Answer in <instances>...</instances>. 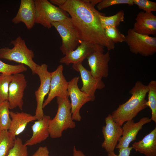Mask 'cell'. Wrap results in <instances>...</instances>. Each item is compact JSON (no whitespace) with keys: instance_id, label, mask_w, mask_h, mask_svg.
Segmentation results:
<instances>
[{"instance_id":"6da1fadb","label":"cell","mask_w":156,"mask_h":156,"mask_svg":"<svg viewBox=\"0 0 156 156\" xmlns=\"http://www.w3.org/2000/svg\"><path fill=\"white\" fill-rule=\"evenodd\" d=\"M70 16L81 41L114 50L115 44L106 37L97 11L88 0H65L58 6Z\"/></svg>"},{"instance_id":"7a4b0ae2","label":"cell","mask_w":156,"mask_h":156,"mask_svg":"<svg viewBox=\"0 0 156 156\" xmlns=\"http://www.w3.org/2000/svg\"><path fill=\"white\" fill-rule=\"evenodd\" d=\"M148 91L147 85L138 81L129 91L131 98L120 105L111 114L113 120L122 127L125 122L133 120L138 113L147 106L145 98Z\"/></svg>"},{"instance_id":"3957f363","label":"cell","mask_w":156,"mask_h":156,"mask_svg":"<svg viewBox=\"0 0 156 156\" xmlns=\"http://www.w3.org/2000/svg\"><path fill=\"white\" fill-rule=\"evenodd\" d=\"M58 109L56 115L49 121V136L52 138H59L62 136L63 131L68 128L73 129L76 126L72 117L71 105L68 98L57 97Z\"/></svg>"},{"instance_id":"277c9868","label":"cell","mask_w":156,"mask_h":156,"mask_svg":"<svg viewBox=\"0 0 156 156\" xmlns=\"http://www.w3.org/2000/svg\"><path fill=\"white\" fill-rule=\"evenodd\" d=\"M11 43L14 46L12 48L5 47L0 49V59L25 65L31 69L33 74H36L38 65L33 60L34 51L28 48L25 40L20 36L12 40Z\"/></svg>"},{"instance_id":"5b68a950","label":"cell","mask_w":156,"mask_h":156,"mask_svg":"<svg viewBox=\"0 0 156 156\" xmlns=\"http://www.w3.org/2000/svg\"><path fill=\"white\" fill-rule=\"evenodd\" d=\"M35 23L39 24L49 29L52 23L63 21L69 15L65 11L47 0H34Z\"/></svg>"},{"instance_id":"8992f818","label":"cell","mask_w":156,"mask_h":156,"mask_svg":"<svg viewBox=\"0 0 156 156\" xmlns=\"http://www.w3.org/2000/svg\"><path fill=\"white\" fill-rule=\"evenodd\" d=\"M51 25L61 37L62 44L60 49L63 55H65L76 48L81 40L70 17L63 21L52 23Z\"/></svg>"},{"instance_id":"52a82bcc","label":"cell","mask_w":156,"mask_h":156,"mask_svg":"<svg viewBox=\"0 0 156 156\" xmlns=\"http://www.w3.org/2000/svg\"><path fill=\"white\" fill-rule=\"evenodd\" d=\"M125 41L130 51L137 55L148 57L156 52V37L137 33L129 29L125 36Z\"/></svg>"},{"instance_id":"ba28073f","label":"cell","mask_w":156,"mask_h":156,"mask_svg":"<svg viewBox=\"0 0 156 156\" xmlns=\"http://www.w3.org/2000/svg\"><path fill=\"white\" fill-rule=\"evenodd\" d=\"M36 74L39 77L40 86L35 92L37 102V107L35 116L37 120L42 119L44 114L43 105L45 97L48 94L50 90L51 80V72L48 70V66L45 64L38 65L36 68Z\"/></svg>"},{"instance_id":"9c48e42d","label":"cell","mask_w":156,"mask_h":156,"mask_svg":"<svg viewBox=\"0 0 156 156\" xmlns=\"http://www.w3.org/2000/svg\"><path fill=\"white\" fill-rule=\"evenodd\" d=\"M63 65L60 64L55 70L51 72L50 90L47 98L44 101L43 109L55 97L68 98V82L63 75Z\"/></svg>"},{"instance_id":"30bf717a","label":"cell","mask_w":156,"mask_h":156,"mask_svg":"<svg viewBox=\"0 0 156 156\" xmlns=\"http://www.w3.org/2000/svg\"><path fill=\"white\" fill-rule=\"evenodd\" d=\"M79 77H75L68 82V91L71 100L72 118L73 120L80 121L81 117L80 111L87 103L92 101L90 97L81 91L79 88L78 82Z\"/></svg>"},{"instance_id":"8fae6325","label":"cell","mask_w":156,"mask_h":156,"mask_svg":"<svg viewBox=\"0 0 156 156\" xmlns=\"http://www.w3.org/2000/svg\"><path fill=\"white\" fill-rule=\"evenodd\" d=\"M27 83L23 74L19 73L13 75L9 87L8 101L10 109H13L18 107L21 110H23V98Z\"/></svg>"},{"instance_id":"7c38bea8","label":"cell","mask_w":156,"mask_h":156,"mask_svg":"<svg viewBox=\"0 0 156 156\" xmlns=\"http://www.w3.org/2000/svg\"><path fill=\"white\" fill-rule=\"evenodd\" d=\"M80 62L73 64V68L80 73L82 82L81 91L89 95L93 101L95 99V93L97 90H102L105 87L102 79L94 78L90 71L85 68Z\"/></svg>"},{"instance_id":"4fadbf2b","label":"cell","mask_w":156,"mask_h":156,"mask_svg":"<svg viewBox=\"0 0 156 156\" xmlns=\"http://www.w3.org/2000/svg\"><path fill=\"white\" fill-rule=\"evenodd\" d=\"M104 49L94 51L87 58L90 72L95 78L102 79L109 75V51L104 53Z\"/></svg>"},{"instance_id":"5bb4252c","label":"cell","mask_w":156,"mask_h":156,"mask_svg":"<svg viewBox=\"0 0 156 156\" xmlns=\"http://www.w3.org/2000/svg\"><path fill=\"white\" fill-rule=\"evenodd\" d=\"M105 125L102 127L104 140L101 146L107 153L114 151L119 138L122 136L121 127L113 120L111 114L105 118Z\"/></svg>"},{"instance_id":"9a60e30c","label":"cell","mask_w":156,"mask_h":156,"mask_svg":"<svg viewBox=\"0 0 156 156\" xmlns=\"http://www.w3.org/2000/svg\"><path fill=\"white\" fill-rule=\"evenodd\" d=\"M151 121L148 117H144L136 122L133 120L126 122L122 128V135L118 140L116 148L119 149L129 147L130 144L136 139L137 135L143 126Z\"/></svg>"},{"instance_id":"2e32d148","label":"cell","mask_w":156,"mask_h":156,"mask_svg":"<svg viewBox=\"0 0 156 156\" xmlns=\"http://www.w3.org/2000/svg\"><path fill=\"white\" fill-rule=\"evenodd\" d=\"M104 48V47L101 46L81 41L79 45L74 50L69 52L61 58L60 62L69 66L71 63L82 62L95 51Z\"/></svg>"},{"instance_id":"e0dca14e","label":"cell","mask_w":156,"mask_h":156,"mask_svg":"<svg viewBox=\"0 0 156 156\" xmlns=\"http://www.w3.org/2000/svg\"><path fill=\"white\" fill-rule=\"evenodd\" d=\"M135 32L143 35L149 36L156 34V16L152 12L141 11L135 18L132 28Z\"/></svg>"},{"instance_id":"ac0fdd59","label":"cell","mask_w":156,"mask_h":156,"mask_svg":"<svg viewBox=\"0 0 156 156\" xmlns=\"http://www.w3.org/2000/svg\"><path fill=\"white\" fill-rule=\"evenodd\" d=\"M35 14L34 0H21L18 11L12 22L14 24L22 22L27 29H30L35 24Z\"/></svg>"},{"instance_id":"d6986e66","label":"cell","mask_w":156,"mask_h":156,"mask_svg":"<svg viewBox=\"0 0 156 156\" xmlns=\"http://www.w3.org/2000/svg\"><path fill=\"white\" fill-rule=\"evenodd\" d=\"M50 116L44 115L41 119L37 120L31 126L33 134L24 143L26 146H31L40 143L49 136V125Z\"/></svg>"},{"instance_id":"ffe728a7","label":"cell","mask_w":156,"mask_h":156,"mask_svg":"<svg viewBox=\"0 0 156 156\" xmlns=\"http://www.w3.org/2000/svg\"><path fill=\"white\" fill-rule=\"evenodd\" d=\"M10 116L11 120L8 131L15 138L25 130L29 123L37 120L35 116L23 112L10 111Z\"/></svg>"},{"instance_id":"44dd1931","label":"cell","mask_w":156,"mask_h":156,"mask_svg":"<svg viewBox=\"0 0 156 156\" xmlns=\"http://www.w3.org/2000/svg\"><path fill=\"white\" fill-rule=\"evenodd\" d=\"M132 146L146 156H156V127L141 140L134 142Z\"/></svg>"},{"instance_id":"7402d4cb","label":"cell","mask_w":156,"mask_h":156,"mask_svg":"<svg viewBox=\"0 0 156 156\" xmlns=\"http://www.w3.org/2000/svg\"><path fill=\"white\" fill-rule=\"evenodd\" d=\"M124 12L122 10L116 14L110 16H106L103 14L99 15V17L102 28L108 26L117 27L120 23L124 21Z\"/></svg>"},{"instance_id":"603a6c76","label":"cell","mask_w":156,"mask_h":156,"mask_svg":"<svg viewBox=\"0 0 156 156\" xmlns=\"http://www.w3.org/2000/svg\"><path fill=\"white\" fill-rule=\"evenodd\" d=\"M16 138L8 130L0 131V156H6L13 147Z\"/></svg>"},{"instance_id":"cb8c5ba5","label":"cell","mask_w":156,"mask_h":156,"mask_svg":"<svg viewBox=\"0 0 156 156\" xmlns=\"http://www.w3.org/2000/svg\"><path fill=\"white\" fill-rule=\"evenodd\" d=\"M148 101L146 105L151 110V120L156 123V81H151L147 85Z\"/></svg>"},{"instance_id":"d4e9b609","label":"cell","mask_w":156,"mask_h":156,"mask_svg":"<svg viewBox=\"0 0 156 156\" xmlns=\"http://www.w3.org/2000/svg\"><path fill=\"white\" fill-rule=\"evenodd\" d=\"M10 107L8 101L0 102V131L8 130L11 123Z\"/></svg>"},{"instance_id":"484cf974","label":"cell","mask_w":156,"mask_h":156,"mask_svg":"<svg viewBox=\"0 0 156 156\" xmlns=\"http://www.w3.org/2000/svg\"><path fill=\"white\" fill-rule=\"evenodd\" d=\"M12 75L6 74L0 75V102L8 100L9 86Z\"/></svg>"},{"instance_id":"4316f807","label":"cell","mask_w":156,"mask_h":156,"mask_svg":"<svg viewBox=\"0 0 156 156\" xmlns=\"http://www.w3.org/2000/svg\"><path fill=\"white\" fill-rule=\"evenodd\" d=\"M27 68L23 64L12 65L5 63L0 60V73L14 75L27 70Z\"/></svg>"},{"instance_id":"83f0119b","label":"cell","mask_w":156,"mask_h":156,"mask_svg":"<svg viewBox=\"0 0 156 156\" xmlns=\"http://www.w3.org/2000/svg\"><path fill=\"white\" fill-rule=\"evenodd\" d=\"M104 29L107 38L114 44L125 42V36L121 33L117 27L108 26Z\"/></svg>"},{"instance_id":"f1b7e54d","label":"cell","mask_w":156,"mask_h":156,"mask_svg":"<svg viewBox=\"0 0 156 156\" xmlns=\"http://www.w3.org/2000/svg\"><path fill=\"white\" fill-rule=\"evenodd\" d=\"M6 156H28L27 146L23 143L21 138H16L13 147Z\"/></svg>"},{"instance_id":"f546056e","label":"cell","mask_w":156,"mask_h":156,"mask_svg":"<svg viewBox=\"0 0 156 156\" xmlns=\"http://www.w3.org/2000/svg\"><path fill=\"white\" fill-rule=\"evenodd\" d=\"M120 4H126L133 6V0H101L97 4L96 7L99 10H102L112 5Z\"/></svg>"},{"instance_id":"4dcf8cb0","label":"cell","mask_w":156,"mask_h":156,"mask_svg":"<svg viewBox=\"0 0 156 156\" xmlns=\"http://www.w3.org/2000/svg\"><path fill=\"white\" fill-rule=\"evenodd\" d=\"M134 4L144 12H151L156 11V3L148 0H133Z\"/></svg>"},{"instance_id":"1f68e13d","label":"cell","mask_w":156,"mask_h":156,"mask_svg":"<svg viewBox=\"0 0 156 156\" xmlns=\"http://www.w3.org/2000/svg\"><path fill=\"white\" fill-rule=\"evenodd\" d=\"M133 149L132 146L127 148L119 149V153L118 155L116 154L114 151L107 153L108 156H129L131 151Z\"/></svg>"},{"instance_id":"d6a6232c","label":"cell","mask_w":156,"mask_h":156,"mask_svg":"<svg viewBox=\"0 0 156 156\" xmlns=\"http://www.w3.org/2000/svg\"><path fill=\"white\" fill-rule=\"evenodd\" d=\"M49 153V152L47 146H40L31 156H50Z\"/></svg>"},{"instance_id":"836d02e7","label":"cell","mask_w":156,"mask_h":156,"mask_svg":"<svg viewBox=\"0 0 156 156\" xmlns=\"http://www.w3.org/2000/svg\"><path fill=\"white\" fill-rule=\"evenodd\" d=\"M73 156H86L81 151L77 149L74 146L73 150Z\"/></svg>"},{"instance_id":"e575fe53","label":"cell","mask_w":156,"mask_h":156,"mask_svg":"<svg viewBox=\"0 0 156 156\" xmlns=\"http://www.w3.org/2000/svg\"><path fill=\"white\" fill-rule=\"evenodd\" d=\"M90 4L93 6H95L101 0H88Z\"/></svg>"},{"instance_id":"d590c367","label":"cell","mask_w":156,"mask_h":156,"mask_svg":"<svg viewBox=\"0 0 156 156\" xmlns=\"http://www.w3.org/2000/svg\"></svg>"}]
</instances>
